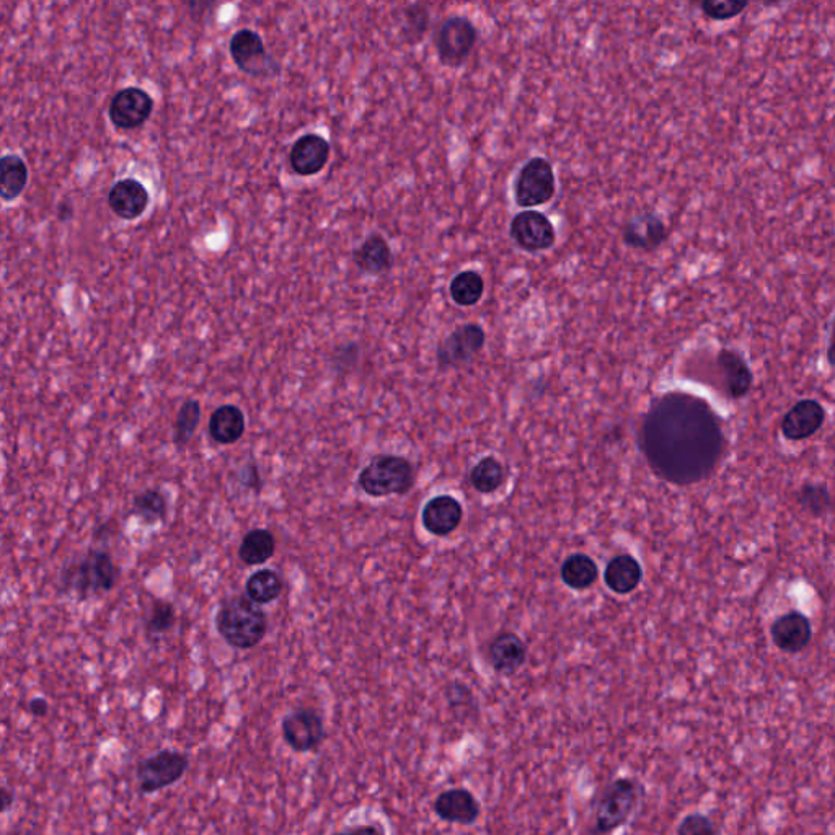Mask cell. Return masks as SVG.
I'll return each mask as SVG.
<instances>
[{
	"label": "cell",
	"mask_w": 835,
	"mask_h": 835,
	"mask_svg": "<svg viewBox=\"0 0 835 835\" xmlns=\"http://www.w3.org/2000/svg\"><path fill=\"white\" fill-rule=\"evenodd\" d=\"M240 483H242L248 490L255 491L260 495L261 488H263V480H261L260 470L255 462H247L243 465L242 472L239 473Z\"/></svg>",
	"instance_id": "cell-40"
},
{
	"label": "cell",
	"mask_w": 835,
	"mask_h": 835,
	"mask_svg": "<svg viewBox=\"0 0 835 835\" xmlns=\"http://www.w3.org/2000/svg\"><path fill=\"white\" fill-rule=\"evenodd\" d=\"M354 263L366 274L385 273L392 265V252L384 237L374 234L364 240L363 245L354 252Z\"/></svg>",
	"instance_id": "cell-24"
},
{
	"label": "cell",
	"mask_w": 835,
	"mask_h": 835,
	"mask_svg": "<svg viewBox=\"0 0 835 835\" xmlns=\"http://www.w3.org/2000/svg\"><path fill=\"white\" fill-rule=\"evenodd\" d=\"M775 645L787 653H798L805 650L813 638V628L805 615L800 612H788L775 620L770 628Z\"/></svg>",
	"instance_id": "cell-17"
},
{
	"label": "cell",
	"mask_w": 835,
	"mask_h": 835,
	"mask_svg": "<svg viewBox=\"0 0 835 835\" xmlns=\"http://www.w3.org/2000/svg\"><path fill=\"white\" fill-rule=\"evenodd\" d=\"M283 739L292 751L314 752L327 738L325 723L314 708H296L284 716L281 723Z\"/></svg>",
	"instance_id": "cell-9"
},
{
	"label": "cell",
	"mask_w": 835,
	"mask_h": 835,
	"mask_svg": "<svg viewBox=\"0 0 835 835\" xmlns=\"http://www.w3.org/2000/svg\"><path fill=\"white\" fill-rule=\"evenodd\" d=\"M485 343V333L478 325H464L452 333L441 348L438 359L442 366H460L477 356Z\"/></svg>",
	"instance_id": "cell-15"
},
{
	"label": "cell",
	"mask_w": 835,
	"mask_h": 835,
	"mask_svg": "<svg viewBox=\"0 0 835 835\" xmlns=\"http://www.w3.org/2000/svg\"><path fill=\"white\" fill-rule=\"evenodd\" d=\"M177 623V610L172 602L157 601L152 602L151 612L146 619V635L149 638L160 637L165 633L170 632Z\"/></svg>",
	"instance_id": "cell-34"
},
{
	"label": "cell",
	"mask_w": 835,
	"mask_h": 835,
	"mask_svg": "<svg viewBox=\"0 0 835 835\" xmlns=\"http://www.w3.org/2000/svg\"><path fill=\"white\" fill-rule=\"evenodd\" d=\"M757 2L764 5V7H775V5L780 4L782 0H757Z\"/></svg>",
	"instance_id": "cell-45"
},
{
	"label": "cell",
	"mask_w": 835,
	"mask_h": 835,
	"mask_svg": "<svg viewBox=\"0 0 835 835\" xmlns=\"http://www.w3.org/2000/svg\"><path fill=\"white\" fill-rule=\"evenodd\" d=\"M643 578V570L637 558L632 555H619L610 560L604 573L607 588L615 594H630L638 588Z\"/></svg>",
	"instance_id": "cell-23"
},
{
	"label": "cell",
	"mask_w": 835,
	"mask_h": 835,
	"mask_svg": "<svg viewBox=\"0 0 835 835\" xmlns=\"http://www.w3.org/2000/svg\"><path fill=\"white\" fill-rule=\"evenodd\" d=\"M151 203V196L146 186L136 178H124L111 186L108 206L111 213L123 221H136L146 213Z\"/></svg>",
	"instance_id": "cell-14"
},
{
	"label": "cell",
	"mask_w": 835,
	"mask_h": 835,
	"mask_svg": "<svg viewBox=\"0 0 835 835\" xmlns=\"http://www.w3.org/2000/svg\"><path fill=\"white\" fill-rule=\"evenodd\" d=\"M798 501L813 516H822L831 508V495L826 486L822 485L803 486L798 493Z\"/></svg>",
	"instance_id": "cell-36"
},
{
	"label": "cell",
	"mask_w": 835,
	"mask_h": 835,
	"mask_svg": "<svg viewBox=\"0 0 835 835\" xmlns=\"http://www.w3.org/2000/svg\"><path fill=\"white\" fill-rule=\"evenodd\" d=\"M230 56L235 66L247 76L273 77L279 72V64L268 53L265 41L255 30L237 31L229 45Z\"/></svg>",
	"instance_id": "cell-7"
},
{
	"label": "cell",
	"mask_w": 835,
	"mask_h": 835,
	"mask_svg": "<svg viewBox=\"0 0 835 835\" xmlns=\"http://www.w3.org/2000/svg\"><path fill=\"white\" fill-rule=\"evenodd\" d=\"M715 832L716 829L710 819L702 814H692L689 818H685L679 827V834H715Z\"/></svg>",
	"instance_id": "cell-39"
},
{
	"label": "cell",
	"mask_w": 835,
	"mask_h": 835,
	"mask_svg": "<svg viewBox=\"0 0 835 835\" xmlns=\"http://www.w3.org/2000/svg\"><path fill=\"white\" fill-rule=\"evenodd\" d=\"M827 359H829V364L835 367V320L834 325H832V333L831 340H829V348H827Z\"/></svg>",
	"instance_id": "cell-44"
},
{
	"label": "cell",
	"mask_w": 835,
	"mask_h": 835,
	"mask_svg": "<svg viewBox=\"0 0 835 835\" xmlns=\"http://www.w3.org/2000/svg\"><path fill=\"white\" fill-rule=\"evenodd\" d=\"M640 787L635 780L619 778L602 793L596 808V832H612L632 816L640 800Z\"/></svg>",
	"instance_id": "cell-5"
},
{
	"label": "cell",
	"mask_w": 835,
	"mask_h": 835,
	"mask_svg": "<svg viewBox=\"0 0 835 835\" xmlns=\"http://www.w3.org/2000/svg\"><path fill=\"white\" fill-rule=\"evenodd\" d=\"M201 421V403L195 398H188L178 410L177 418L173 423V444L178 449H185L198 431Z\"/></svg>",
	"instance_id": "cell-30"
},
{
	"label": "cell",
	"mask_w": 835,
	"mask_h": 835,
	"mask_svg": "<svg viewBox=\"0 0 835 835\" xmlns=\"http://www.w3.org/2000/svg\"><path fill=\"white\" fill-rule=\"evenodd\" d=\"M477 40L478 30L469 18H447L436 33L439 61L444 66H462L472 54Z\"/></svg>",
	"instance_id": "cell-8"
},
{
	"label": "cell",
	"mask_w": 835,
	"mask_h": 835,
	"mask_svg": "<svg viewBox=\"0 0 835 835\" xmlns=\"http://www.w3.org/2000/svg\"><path fill=\"white\" fill-rule=\"evenodd\" d=\"M28 710H30L31 715L36 716V718H43V716H46L49 713L48 700L43 699V697H35V699H31L30 702H28Z\"/></svg>",
	"instance_id": "cell-41"
},
{
	"label": "cell",
	"mask_w": 835,
	"mask_h": 835,
	"mask_svg": "<svg viewBox=\"0 0 835 835\" xmlns=\"http://www.w3.org/2000/svg\"><path fill=\"white\" fill-rule=\"evenodd\" d=\"M415 483V470L407 459L389 454L374 457L361 470L358 485L372 498L405 495Z\"/></svg>",
	"instance_id": "cell-4"
},
{
	"label": "cell",
	"mask_w": 835,
	"mask_h": 835,
	"mask_svg": "<svg viewBox=\"0 0 835 835\" xmlns=\"http://www.w3.org/2000/svg\"><path fill=\"white\" fill-rule=\"evenodd\" d=\"M664 235H666V229H664L663 222L659 221L658 217L648 214L630 224L625 239L633 247L653 248L663 242Z\"/></svg>",
	"instance_id": "cell-32"
},
{
	"label": "cell",
	"mask_w": 835,
	"mask_h": 835,
	"mask_svg": "<svg viewBox=\"0 0 835 835\" xmlns=\"http://www.w3.org/2000/svg\"><path fill=\"white\" fill-rule=\"evenodd\" d=\"M182 5L185 14L191 18V22L201 23L209 15H213L219 5V0H182Z\"/></svg>",
	"instance_id": "cell-38"
},
{
	"label": "cell",
	"mask_w": 835,
	"mask_h": 835,
	"mask_svg": "<svg viewBox=\"0 0 835 835\" xmlns=\"http://www.w3.org/2000/svg\"><path fill=\"white\" fill-rule=\"evenodd\" d=\"M190 767V757L185 752L164 749L157 754L142 759L137 764V787L144 795L172 787L186 774Z\"/></svg>",
	"instance_id": "cell-6"
},
{
	"label": "cell",
	"mask_w": 835,
	"mask_h": 835,
	"mask_svg": "<svg viewBox=\"0 0 835 835\" xmlns=\"http://www.w3.org/2000/svg\"><path fill=\"white\" fill-rule=\"evenodd\" d=\"M640 447L654 475L685 486L715 472L725 454L726 439L720 418L705 400L669 392L646 411Z\"/></svg>",
	"instance_id": "cell-1"
},
{
	"label": "cell",
	"mask_w": 835,
	"mask_h": 835,
	"mask_svg": "<svg viewBox=\"0 0 835 835\" xmlns=\"http://www.w3.org/2000/svg\"><path fill=\"white\" fill-rule=\"evenodd\" d=\"M526 658V645L516 633H501L491 641L490 661L495 671L501 674H513L521 668Z\"/></svg>",
	"instance_id": "cell-22"
},
{
	"label": "cell",
	"mask_w": 835,
	"mask_h": 835,
	"mask_svg": "<svg viewBox=\"0 0 835 835\" xmlns=\"http://www.w3.org/2000/svg\"><path fill=\"white\" fill-rule=\"evenodd\" d=\"M504 482H506V469L495 457H485L470 472V483L473 488L485 495L495 493L504 485Z\"/></svg>",
	"instance_id": "cell-31"
},
{
	"label": "cell",
	"mask_w": 835,
	"mask_h": 835,
	"mask_svg": "<svg viewBox=\"0 0 835 835\" xmlns=\"http://www.w3.org/2000/svg\"><path fill=\"white\" fill-rule=\"evenodd\" d=\"M429 27V14L426 7L416 4L405 12V36L410 43H418Z\"/></svg>",
	"instance_id": "cell-37"
},
{
	"label": "cell",
	"mask_w": 835,
	"mask_h": 835,
	"mask_svg": "<svg viewBox=\"0 0 835 835\" xmlns=\"http://www.w3.org/2000/svg\"><path fill=\"white\" fill-rule=\"evenodd\" d=\"M120 568L103 548H90L61 571V589L82 601L102 597L116 588Z\"/></svg>",
	"instance_id": "cell-2"
},
{
	"label": "cell",
	"mask_w": 835,
	"mask_h": 835,
	"mask_svg": "<svg viewBox=\"0 0 835 835\" xmlns=\"http://www.w3.org/2000/svg\"><path fill=\"white\" fill-rule=\"evenodd\" d=\"M154 98L139 87H126L111 98L108 116L116 129L133 131L151 118Z\"/></svg>",
	"instance_id": "cell-11"
},
{
	"label": "cell",
	"mask_w": 835,
	"mask_h": 835,
	"mask_svg": "<svg viewBox=\"0 0 835 835\" xmlns=\"http://www.w3.org/2000/svg\"><path fill=\"white\" fill-rule=\"evenodd\" d=\"M747 5H749V0H702L700 2L703 14L718 22L738 17L747 9Z\"/></svg>",
	"instance_id": "cell-35"
},
{
	"label": "cell",
	"mask_w": 835,
	"mask_h": 835,
	"mask_svg": "<svg viewBox=\"0 0 835 835\" xmlns=\"http://www.w3.org/2000/svg\"><path fill=\"white\" fill-rule=\"evenodd\" d=\"M245 429H247L245 415L237 405H232V403L217 407L209 418V436L221 446H230L239 442L245 434Z\"/></svg>",
	"instance_id": "cell-21"
},
{
	"label": "cell",
	"mask_w": 835,
	"mask_h": 835,
	"mask_svg": "<svg viewBox=\"0 0 835 835\" xmlns=\"http://www.w3.org/2000/svg\"><path fill=\"white\" fill-rule=\"evenodd\" d=\"M464 509L452 496H436L423 509V526L429 534L444 537L452 534L462 522Z\"/></svg>",
	"instance_id": "cell-19"
},
{
	"label": "cell",
	"mask_w": 835,
	"mask_h": 835,
	"mask_svg": "<svg viewBox=\"0 0 835 835\" xmlns=\"http://www.w3.org/2000/svg\"><path fill=\"white\" fill-rule=\"evenodd\" d=\"M216 628L222 640L235 650H252L265 640L268 615L261 609V604L252 601L247 594H239L219 606Z\"/></svg>",
	"instance_id": "cell-3"
},
{
	"label": "cell",
	"mask_w": 835,
	"mask_h": 835,
	"mask_svg": "<svg viewBox=\"0 0 835 835\" xmlns=\"http://www.w3.org/2000/svg\"><path fill=\"white\" fill-rule=\"evenodd\" d=\"M434 811L442 821L470 826L480 816V803L464 788L447 790L434 801Z\"/></svg>",
	"instance_id": "cell-18"
},
{
	"label": "cell",
	"mask_w": 835,
	"mask_h": 835,
	"mask_svg": "<svg viewBox=\"0 0 835 835\" xmlns=\"http://www.w3.org/2000/svg\"><path fill=\"white\" fill-rule=\"evenodd\" d=\"M723 387L728 397L743 398L751 390L752 374L741 354L733 350H721L716 356Z\"/></svg>",
	"instance_id": "cell-20"
},
{
	"label": "cell",
	"mask_w": 835,
	"mask_h": 835,
	"mask_svg": "<svg viewBox=\"0 0 835 835\" xmlns=\"http://www.w3.org/2000/svg\"><path fill=\"white\" fill-rule=\"evenodd\" d=\"M826 420V411L816 400H801L782 421V433L790 441H803L818 433Z\"/></svg>",
	"instance_id": "cell-16"
},
{
	"label": "cell",
	"mask_w": 835,
	"mask_h": 835,
	"mask_svg": "<svg viewBox=\"0 0 835 835\" xmlns=\"http://www.w3.org/2000/svg\"><path fill=\"white\" fill-rule=\"evenodd\" d=\"M74 204L69 199H64L58 206V219L61 222H69L74 217Z\"/></svg>",
	"instance_id": "cell-42"
},
{
	"label": "cell",
	"mask_w": 835,
	"mask_h": 835,
	"mask_svg": "<svg viewBox=\"0 0 835 835\" xmlns=\"http://www.w3.org/2000/svg\"><path fill=\"white\" fill-rule=\"evenodd\" d=\"M597 575H599V570H597L596 562L584 553L571 555L566 558L562 566L563 583L576 591H583L596 583Z\"/></svg>",
	"instance_id": "cell-29"
},
{
	"label": "cell",
	"mask_w": 835,
	"mask_h": 835,
	"mask_svg": "<svg viewBox=\"0 0 835 835\" xmlns=\"http://www.w3.org/2000/svg\"><path fill=\"white\" fill-rule=\"evenodd\" d=\"M131 516L139 517L147 526L164 522L168 516V500L164 491L149 488L134 496Z\"/></svg>",
	"instance_id": "cell-28"
},
{
	"label": "cell",
	"mask_w": 835,
	"mask_h": 835,
	"mask_svg": "<svg viewBox=\"0 0 835 835\" xmlns=\"http://www.w3.org/2000/svg\"><path fill=\"white\" fill-rule=\"evenodd\" d=\"M284 591V581L278 571L263 568L245 581V594L261 606L276 601Z\"/></svg>",
	"instance_id": "cell-27"
},
{
	"label": "cell",
	"mask_w": 835,
	"mask_h": 835,
	"mask_svg": "<svg viewBox=\"0 0 835 835\" xmlns=\"http://www.w3.org/2000/svg\"><path fill=\"white\" fill-rule=\"evenodd\" d=\"M555 195V173L542 157L529 160L516 180V201L522 208H535Z\"/></svg>",
	"instance_id": "cell-10"
},
{
	"label": "cell",
	"mask_w": 835,
	"mask_h": 835,
	"mask_svg": "<svg viewBox=\"0 0 835 835\" xmlns=\"http://www.w3.org/2000/svg\"><path fill=\"white\" fill-rule=\"evenodd\" d=\"M0 198L4 203H12L23 195L28 183V167L25 160L17 154H7L0 160Z\"/></svg>",
	"instance_id": "cell-25"
},
{
	"label": "cell",
	"mask_w": 835,
	"mask_h": 835,
	"mask_svg": "<svg viewBox=\"0 0 835 835\" xmlns=\"http://www.w3.org/2000/svg\"><path fill=\"white\" fill-rule=\"evenodd\" d=\"M330 152L332 147L325 137L314 133L305 134L294 142L289 152V165L299 177H314L327 167Z\"/></svg>",
	"instance_id": "cell-13"
},
{
	"label": "cell",
	"mask_w": 835,
	"mask_h": 835,
	"mask_svg": "<svg viewBox=\"0 0 835 835\" xmlns=\"http://www.w3.org/2000/svg\"><path fill=\"white\" fill-rule=\"evenodd\" d=\"M276 553V539L268 529H252L243 535L239 558L247 566H261L270 562Z\"/></svg>",
	"instance_id": "cell-26"
},
{
	"label": "cell",
	"mask_w": 835,
	"mask_h": 835,
	"mask_svg": "<svg viewBox=\"0 0 835 835\" xmlns=\"http://www.w3.org/2000/svg\"><path fill=\"white\" fill-rule=\"evenodd\" d=\"M0 798H2V805H0V809H2V813H5V811H9V809L12 808V805H14V793H12L9 788L2 787V790H0Z\"/></svg>",
	"instance_id": "cell-43"
},
{
	"label": "cell",
	"mask_w": 835,
	"mask_h": 835,
	"mask_svg": "<svg viewBox=\"0 0 835 835\" xmlns=\"http://www.w3.org/2000/svg\"><path fill=\"white\" fill-rule=\"evenodd\" d=\"M483 289H485V284L480 274L475 271H464V273L457 274L452 281L451 296L457 305L470 307L482 299Z\"/></svg>",
	"instance_id": "cell-33"
},
{
	"label": "cell",
	"mask_w": 835,
	"mask_h": 835,
	"mask_svg": "<svg viewBox=\"0 0 835 835\" xmlns=\"http://www.w3.org/2000/svg\"><path fill=\"white\" fill-rule=\"evenodd\" d=\"M511 237L527 252H542L555 243V229L544 214L526 211L511 222Z\"/></svg>",
	"instance_id": "cell-12"
}]
</instances>
